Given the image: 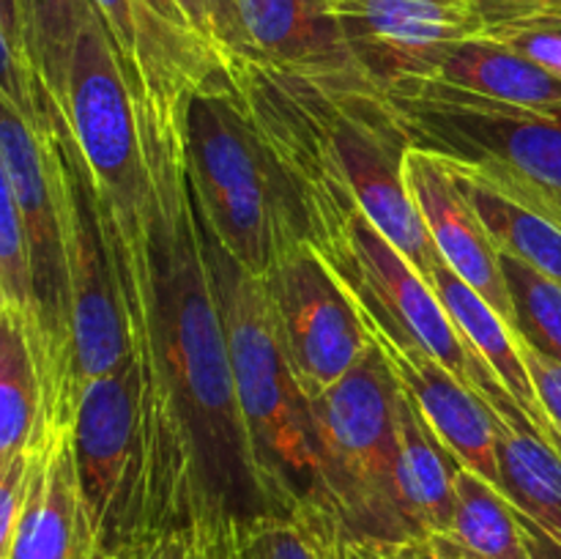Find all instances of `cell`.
Instances as JSON below:
<instances>
[{"label":"cell","instance_id":"6da1fadb","mask_svg":"<svg viewBox=\"0 0 561 559\" xmlns=\"http://www.w3.org/2000/svg\"><path fill=\"white\" fill-rule=\"evenodd\" d=\"M186 102L190 96L162 102L135 91L151 173L146 345L190 444L203 510L250 521L268 507L236 400L228 329L186 173Z\"/></svg>","mask_w":561,"mask_h":559},{"label":"cell","instance_id":"7a4b0ae2","mask_svg":"<svg viewBox=\"0 0 561 559\" xmlns=\"http://www.w3.org/2000/svg\"><path fill=\"white\" fill-rule=\"evenodd\" d=\"M236 93L288 173L348 192L373 225L431 280L442 255L405 184L411 140L370 85H337L261 58L225 60Z\"/></svg>","mask_w":561,"mask_h":559},{"label":"cell","instance_id":"3957f363","mask_svg":"<svg viewBox=\"0 0 561 559\" xmlns=\"http://www.w3.org/2000/svg\"><path fill=\"white\" fill-rule=\"evenodd\" d=\"M71 447L99 551L131 554L157 532L208 513L146 343L82 387Z\"/></svg>","mask_w":561,"mask_h":559},{"label":"cell","instance_id":"277c9868","mask_svg":"<svg viewBox=\"0 0 561 559\" xmlns=\"http://www.w3.org/2000/svg\"><path fill=\"white\" fill-rule=\"evenodd\" d=\"M288 179L299 197L305 239L351 290L359 310L389 338L420 345L444 362L485 400L496 422L515 431H537L496 370L460 338L431 283L367 219L359 203L316 175L288 173Z\"/></svg>","mask_w":561,"mask_h":559},{"label":"cell","instance_id":"5b68a950","mask_svg":"<svg viewBox=\"0 0 561 559\" xmlns=\"http://www.w3.org/2000/svg\"><path fill=\"white\" fill-rule=\"evenodd\" d=\"M64 113L107 223L135 343H146L151 296V173L135 91L96 9L82 25L71 53Z\"/></svg>","mask_w":561,"mask_h":559},{"label":"cell","instance_id":"8992f818","mask_svg":"<svg viewBox=\"0 0 561 559\" xmlns=\"http://www.w3.org/2000/svg\"><path fill=\"white\" fill-rule=\"evenodd\" d=\"M184 153L206 233L252 277L305 239L299 197L236 93L230 71L190 93Z\"/></svg>","mask_w":561,"mask_h":559},{"label":"cell","instance_id":"52a82bcc","mask_svg":"<svg viewBox=\"0 0 561 559\" xmlns=\"http://www.w3.org/2000/svg\"><path fill=\"white\" fill-rule=\"evenodd\" d=\"M203 241L228 329L236 400L268 513L318 507L310 398L279 338L263 280L244 272L206 228Z\"/></svg>","mask_w":561,"mask_h":559},{"label":"cell","instance_id":"ba28073f","mask_svg":"<svg viewBox=\"0 0 561 559\" xmlns=\"http://www.w3.org/2000/svg\"><path fill=\"white\" fill-rule=\"evenodd\" d=\"M66 113L33 126L0 99V181L14 195L31 252L38 307V351L33 356L44 395V431L75 427L82 398L71 301L69 206L60 132Z\"/></svg>","mask_w":561,"mask_h":559},{"label":"cell","instance_id":"9c48e42d","mask_svg":"<svg viewBox=\"0 0 561 559\" xmlns=\"http://www.w3.org/2000/svg\"><path fill=\"white\" fill-rule=\"evenodd\" d=\"M411 148L477 175L561 230V107H518L436 80L389 88Z\"/></svg>","mask_w":561,"mask_h":559},{"label":"cell","instance_id":"30bf717a","mask_svg":"<svg viewBox=\"0 0 561 559\" xmlns=\"http://www.w3.org/2000/svg\"><path fill=\"white\" fill-rule=\"evenodd\" d=\"M398 400L400 384L378 343L343 381L310 400L316 510L351 540L416 543L398 482Z\"/></svg>","mask_w":561,"mask_h":559},{"label":"cell","instance_id":"8fae6325","mask_svg":"<svg viewBox=\"0 0 561 559\" xmlns=\"http://www.w3.org/2000/svg\"><path fill=\"white\" fill-rule=\"evenodd\" d=\"M288 360L307 398L343 381L370 349L365 316L307 239L279 252L263 277Z\"/></svg>","mask_w":561,"mask_h":559},{"label":"cell","instance_id":"7c38bea8","mask_svg":"<svg viewBox=\"0 0 561 559\" xmlns=\"http://www.w3.org/2000/svg\"><path fill=\"white\" fill-rule=\"evenodd\" d=\"M60 153H64L66 206H69L77 370H80V384L85 387L91 378L113 370L137 343L121 294L107 223L85 159L71 137L69 121L60 132Z\"/></svg>","mask_w":561,"mask_h":559},{"label":"cell","instance_id":"4fadbf2b","mask_svg":"<svg viewBox=\"0 0 561 559\" xmlns=\"http://www.w3.org/2000/svg\"><path fill=\"white\" fill-rule=\"evenodd\" d=\"M365 80L381 93L427 80L453 44L485 36L477 0H327Z\"/></svg>","mask_w":561,"mask_h":559},{"label":"cell","instance_id":"5bb4252c","mask_svg":"<svg viewBox=\"0 0 561 559\" xmlns=\"http://www.w3.org/2000/svg\"><path fill=\"white\" fill-rule=\"evenodd\" d=\"M365 323L373 343L381 345L400 389L414 400L444 447L460 460V466L480 475L504 493L499 422L485 400L425 349L389 338L367 316Z\"/></svg>","mask_w":561,"mask_h":559},{"label":"cell","instance_id":"9a60e30c","mask_svg":"<svg viewBox=\"0 0 561 559\" xmlns=\"http://www.w3.org/2000/svg\"><path fill=\"white\" fill-rule=\"evenodd\" d=\"M96 535L82 504L71 427H49L33 442V475L0 559H93Z\"/></svg>","mask_w":561,"mask_h":559},{"label":"cell","instance_id":"2e32d148","mask_svg":"<svg viewBox=\"0 0 561 559\" xmlns=\"http://www.w3.org/2000/svg\"><path fill=\"white\" fill-rule=\"evenodd\" d=\"M405 184L442 261L513 327L515 310L502 272V252L460 192L453 170L433 153L411 148Z\"/></svg>","mask_w":561,"mask_h":559},{"label":"cell","instance_id":"e0dca14e","mask_svg":"<svg viewBox=\"0 0 561 559\" xmlns=\"http://www.w3.org/2000/svg\"><path fill=\"white\" fill-rule=\"evenodd\" d=\"M239 5L261 60L312 80L370 85L327 0H239Z\"/></svg>","mask_w":561,"mask_h":559},{"label":"cell","instance_id":"ac0fdd59","mask_svg":"<svg viewBox=\"0 0 561 559\" xmlns=\"http://www.w3.org/2000/svg\"><path fill=\"white\" fill-rule=\"evenodd\" d=\"M427 283L436 290L438 301L449 312L460 338L496 370V376L502 378L510 395L518 400V406L526 411L537 433L546 442H551L553 447L561 449V433L548 420L546 411H542L540 398L535 392V381H531L529 367H526L524 356H520V345L513 327L444 261L433 269Z\"/></svg>","mask_w":561,"mask_h":559},{"label":"cell","instance_id":"d6986e66","mask_svg":"<svg viewBox=\"0 0 561 559\" xmlns=\"http://www.w3.org/2000/svg\"><path fill=\"white\" fill-rule=\"evenodd\" d=\"M398 436L400 499L414 540L425 546L453 524L455 477L460 471V460L444 447L403 389L398 400Z\"/></svg>","mask_w":561,"mask_h":559},{"label":"cell","instance_id":"ffe728a7","mask_svg":"<svg viewBox=\"0 0 561 559\" xmlns=\"http://www.w3.org/2000/svg\"><path fill=\"white\" fill-rule=\"evenodd\" d=\"M425 546L444 559H546L507 493L466 466L455 477L453 524Z\"/></svg>","mask_w":561,"mask_h":559},{"label":"cell","instance_id":"44dd1931","mask_svg":"<svg viewBox=\"0 0 561 559\" xmlns=\"http://www.w3.org/2000/svg\"><path fill=\"white\" fill-rule=\"evenodd\" d=\"M427 80L518 107H561V80L491 36L453 44Z\"/></svg>","mask_w":561,"mask_h":559},{"label":"cell","instance_id":"7402d4cb","mask_svg":"<svg viewBox=\"0 0 561 559\" xmlns=\"http://www.w3.org/2000/svg\"><path fill=\"white\" fill-rule=\"evenodd\" d=\"M504 493L540 546L561 554V449L537 431L499 422Z\"/></svg>","mask_w":561,"mask_h":559},{"label":"cell","instance_id":"603a6c76","mask_svg":"<svg viewBox=\"0 0 561 559\" xmlns=\"http://www.w3.org/2000/svg\"><path fill=\"white\" fill-rule=\"evenodd\" d=\"M449 170H453L466 201L471 203L477 217L488 228L499 252H507V255L529 263L537 272L548 274V277L561 283V230L557 225L548 223L546 217L535 214L531 208L520 206L513 197L502 195V192L493 190L491 184H485L477 175L458 168Z\"/></svg>","mask_w":561,"mask_h":559},{"label":"cell","instance_id":"cb8c5ba5","mask_svg":"<svg viewBox=\"0 0 561 559\" xmlns=\"http://www.w3.org/2000/svg\"><path fill=\"white\" fill-rule=\"evenodd\" d=\"M44 433V395L31 345L0 312V464L27 453Z\"/></svg>","mask_w":561,"mask_h":559},{"label":"cell","instance_id":"d4e9b609","mask_svg":"<svg viewBox=\"0 0 561 559\" xmlns=\"http://www.w3.org/2000/svg\"><path fill=\"white\" fill-rule=\"evenodd\" d=\"M247 559H345L343 532L323 510L266 513L244 521Z\"/></svg>","mask_w":561,"mask_h":559},{"label":"cell","instance_id":"484cf974","mask_svg":"<svg viewBox=\"0 0 561 559\" xmlns=\"http://www.w3.org/2000/svg\"><path fill=\"white\" fill-rule=\"evenodd\" d=\"M22 11H25L38 75L64 107L71 53L82 25L91 16L93 3L91 0H22Z\"/></svg>","mask_w":561,"mask_h":559},{"label":"cell","instance_id":"4316f807","mask_svg":"<svg viewBox=\"0 0 561 559\" xmlns=\"http://www.w3.org/2000/svg\"><path fill=\"white\" fill-rule=\"evenodd\" d=\"M502 272L513 299L515 338L561 362V283L502 252Z\"/></svg>","mask_w":561,"mask_h":559},{"label":"cell","instance_id":"83f0119b","mask_svg":"<svg viewBox=\"0 0 561 559\" xmlns=\"http://www.w3.org/2000/svg\"><path fill=\"white\" fill-rule=\"evenodd\" d=\"M0 312L20 327L31 345V354L36 356L42 332H38L31 252H27L20 208L3 181H0Z\"/></svg>","mask_w":561,"mask_h":559},{"label":"cell","instance_id":"f1b7e54d","mask_svg":"<svg viewBox=\"0 0 561 559\" xmlns=\"http://www.w3.org/2000/svg\"><path fill=\"white\" fill-rule=\"evenodd\" d=\"M131 559H244V521L225 513H197L148 537Z\"/></svg>","mask_w":561,"mask_h":559},{"label":"cell","instance_id":"f546056e","mask_svg":"<svg viewBox=\"0 0 561 559\" xmlns=\"http://www.w3.org/2000/svg\"><path fill=\"white\" fill-rule=\"evenodd\" d=\"M192 31L211 44L222 60L257 58L239 0H175Z\"/></svg>","mask_w":561,"mask_h":559},{"label":"cell","instance_id":"4dcf8cb0","mask_svg":"<svg viewBox=\"0 0 561 559\" xmlns=\"http://www.w3.org/2000/svg\"><path fill=\"white\" fill-rule=\"evenodd\" d=\"M485 36L507 44L510 49H515L526 60L561 80V31H553V27H504V31H488Z\"/></svg>","mask_w":561,"mask_h":559},{"label":"cell","instance_id":"1f68e13d","mask_svg":"<svg viewBox=\"0 0 561 559\" xmlns=\"http://www.w3.org/2000/svg\"><path fill=\"white\" fill-rule=\"evenodd\" d=\"M518 345L520 356H524L526 367H529L531 381H535V392L540 398L542 411H546L548 420L561 433V362L540 354V351L531 349L524 340H518Z\"/></svg>","mask_w":561,"mask_h":559},{"label":"cell","instance_id":"d6a6232c","mask_svg":"<svg viewBox=\"0 0 561 559\" xmlns=\"http://www.w3.org/2000/svg\"><path fill=\"white\" fill-rule=\"evenodd\" d=\"M557 9H561V0H518V3L485 9L482 11V16H485L488 31H502V27L529 25L531 20H537V16L548 14V11H557Z\"/></svg>","mask_w":561,"mask_h":559},{"label":"cell","instance_id":"836d02e7","mask_svg":"<svg viewBox=\"0 0 561 559\" xmlns=\"http://www.w3.org/2000/svg\"><path fill=\"white\" fill-rule=\"evenodd\" d=\"M345 559H420L416 543H383V540H351L343 535Z\"/></svg>","mask_w":561,"mask_h":559},{"label":"cell","instance_id":"e575fe53","mask_svg":"<svg viewBox=\"0 0 561 559\" xmlns=\"http://www.w3.org/2000/svg\"><path fill=\"white\" fill-rule=\"evenodd\" d=\"M146 3L151 5V9L157 11V14L162 16V20H168V22H173V25L186 27V31H192L190 22H186V16H184V11H181V5L175 3V0H146ZM206 44H208V42H206Z\"/></svg>","mask_w":561,"mask_h":559},{"label":"cell","instance_id":"d590c367","mask_svg":"<svg viewBox=\"0 0 561 559\" xmlns=\"http://www.w3.org/2000/svg\"><path fill=\"white\" fill-rule=\"evenodd\" d=\"M518 27H553V31H561V9L548 11V14L531 20L529 25H518ZM502 31H504V27H502Z\"/></svg>","mask_w":561,"mask_h":559},{"label":"cell","instance_id":"8d00e7d4","mask_svg":"<svg viewBox=\"0 0 561 559\" xmlns=\"http://www.w3.org/2000/svg\"><path fill=\"white\" fill-rule=\"evenodd\" d=\"M507 3H518V0H477V5H480V11L496 9V5H507Z\"/></svg>","mask_w":561,"mask_h":559},{"label":"cell","instance_id":"74e56055","mask_svg":"<svg viewBox=\"0 0 561 559\" xmlns=\"http://www.w3.org/2000/svg\"><path fill=\"white\" fill-rule=\"evenodd\" d=\"M93 559H131L129 554H124V551H115V554H110V551H96V557Z\"/></svg>","mask_w":561,"mask_h":559},{"label":"cell","instance_id":"f35d334b","mask_svg":"<svg viewBox=\"0 0 561 559\" xmlns=\"http://www.w3.org/2000/svg\"><path fill=\"white\" fill-rule=\"evenodd\" d=\"M420 559H444V557H438V554L433 551V548H427V546H420Z\"/></svg>","mask_w":561,"mask_h":559},{"label":"cell","instance_id":"ab89813d","mask_svg":"<svg viewBox=\"0 0 561 559\" xmlns=\"http://www.w3.org/2000/svg\"><path fill=\"white\" fill-rule=\"evenodd\" d=\"M244 559H247V557H244Z\"/></svg>","mask_w":561,"mask_h":559}]
</instances>
